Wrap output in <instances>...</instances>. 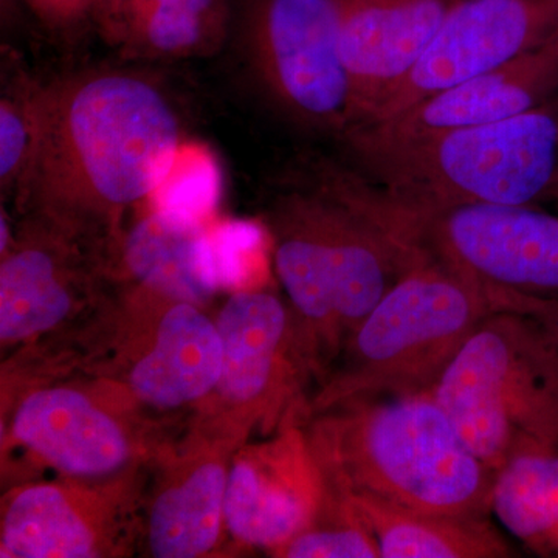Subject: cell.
I'll return each mask as SVG.
<instances>
[{
    "label": "cell",
    "instance_id": "obj_1",
    "mask_svg": "<svg viewBox=\"0 0 558 558\" xmlns=\"http://www.w3.org/2000/svg\"><path fill=\"white\" fill-rule=\"evenodd\" d=\"M35 145L17 205L113 253L124 216L148 202L182 145V124L156 80L89 69L36 86Z\"/></svg>",
    "mask_w": 558,
    "mask_h": 558
},
{
    "label": "cell",
    "instance_id": "obj_2",
    "mask_svg": "<svg viewBox=\"0 0 558 558\" xmlns=\"http://www.w3.org/2000/svg\"><path fill=\"white\" fill-rule=\"evenodd\" d=\"M326 483L403 508L487 519L495 472L465 446L432 395L357 400L303 424Z\"/></svg>",
    "mask_w": 558,
    "mask_h": 558
},
{
    "label": "cell",
    "instance_id": "obj_3",
    "mask_svg": "<svg viewBox=\"0 0 558 558\" xmlns=\"http://www.w3.org/2000/svg\"><path fill=\"white\" fill-rule=\"evenodd\" d=\"M270 234L275 271L323 371L388 290L424 259L377 226L332 171L317 185L279 197Z\"/></svg>",
    "mask_w": 558,
    "mask_h": 558
},
{
    "label": "cell",
    "instance_id": "obj_4",
    "mask_svg": "<svg viewBox=\"0 0 558 558\" xmlns=\"http://www.w3.org/2000/svg\"><path fill=\"white\" fill-rule=\"evenodd\" d=\"M490 312L480 286L422 259L352 330L303 424L343 403L427 395Z\"/></svg>",
    "mask_w": 558,
    "mask_h": 558
},
{
    "label": "cell",
    "instance_id": "obj_5",
    "mask_svg": "<svg viewBox=\"0 0 558 558\" xmlns=\"http://www.w3.org/2000/svg\"><path fill=\"white\" fill-rule=\"evenodd\" d=\"M380 189L421 204L535 205L558 189V92L509 119L402 140H348Z\"/></svg>",
    "mask_w": 558,
    "mask_h": 558
},
{
    "label": "cell",
    "instance_id": "obj_6",
    "mask_svg": "<svg viewBox=\"0 0 558 558\" xmlns=\"http://www.w3.org/2000/svg\"><path fill=\"white\" fill-rule=\"evenodd\" d=\"M429 395L492 472L517 451L558 450V388L542 336L524 315L490 312Z\"/></svg>",
    "mask_w": 558,
    "mask_h": 558
},
{
    "label": "cell",
    "instance_id": "obj_7",
    "mask_svg": "<svg viewBox=\"0 0 558 558\" xmlns=\"http://www.w3.org/2000/svg\"><path fill=\"white\" fill-rule=\"evenodd\" d=\"M355 196L381 229L481 290L558 299V216L553 213L535 205L421 204L368 180H360Z\"/></svg>",
    "mask_w": 558,
    "mask_h": 558
},
{
    "label": "cell",
    "instance_id": "obj_8",
    "mask_svg": "<svg viewBox=\"0 0 558 558\" xmlns=\"http://www.w3.org/2000/svg\"><path fill=\"white\" fill-rule=\"evenodd\" d=\"M190 421L154 416L117 381L75 374L2 402V453L58 476L109 480L149 464Z\"/></svg>",
    "mask_w": 558,
    "mask_h": 558
},
{
    "label": "cell",
    "instance_id": "obj_9",
    "mask_svg": "<svg viewBox=\"0 0 558 558\" xmlns=\"http://www.w3.org/2000/svg\"><path fill=\"white\" fill-rule=\"evenodd\" d=\"M222 340L207 310L120 284L84 374L117 381L154 416L189 421L215 391Z\"/></svg>",
    "mask_w": 558,
    "mask_h": 558
},
{
    "label": "cell",
    "instance_id": "obj_10",
    "mask_svg": "<svg viewBox=\"0 0 558 558\" xmlns=\"http://www.w3.org/2000/svg\"><path fill=\"white\" fill-rule=\"evenodd\" d=\"M222 368L194 416L247 442L256 428L303 424V387L315 374L299 319L277 293L238 290L216 315Z\"/></svg>",
    "mask_w": 558,
    "mask_h": 558
},
{
    "label": "cell",
    "instance_id": "obj_11",
    "mask_svg": "<svg viewBox=\"0 0 558 558\" xmlns=\"http://www.w3.org/2000/svg\"><path fill=\"white\" fill-rule=\"evenodd\" d=\"M264 89L300 123L347 134L351 84L341 53V0H230Z\"/></svg>",
    "mask_w": 558,
    "mask_h": 558
},
{
    "label": "cell",
    "instance_id": "obj_12",
    "mask_svg": "<svg viewBox=\"0 0 558 558\" xmlns=\"http://www.w3.org/2000/svg\"><path fill=\"white\" fill-rule=\"evenodd\" d=\"M117 288L108 248L49 220L22 216L0 253L3 354L78 328Z\"/></svg>",
    "mask_w": 558,
    "mask_h": 558
},
{
    "label": "cell",
    "instance_id": "obj_13",
    "mask_svg": "<svg viewBox=\"0 0 558 558\" xmlns=\"http://www.w3.org/2000/svg\"><path fill=\"white\" fill-rule=\"evenodd\" d=\"M149 464L109 480L27 481L0 505L2 558H123L138 549Z\"/></svg>",
    "mask_w": 558,
    "mask_h": 558
},
{
    "label": "cell",
    "instance_id": "obj_14",
    "mask_svg": "<svg viewBox=\"0 0 558 558\" xmlns=\"http://www.w3.org/2000/svg\"><path fill=\"white\" fill-rule=\"evenodd\" d=\"M245 440L191 417L149 462L140 556L218 557L223 542L231 458Z\"/></svg>",
    "mask_w": 558,
    "mask_h": 558
},
{
    "label": "cell",
    "instance_id": "obj_15",
    "mask_svg": "<svg viewBox=\"0 0 558 558\" xmlns=\"http://www.w3.org/2000/svg\"><path fill=\"white\" fill-rule=\"evenodd\" d=\"M557 35L558 0H459L409 76L365 124L391 119Z\"/></svg>",
    "mask_w": 558,
    "mask_h": 558
},
{
    "label": "cell",
    "instance_id": "obj_16",
    "mask_svg": "<svg viewBox=\"0 0 558 558\" xmlns=\"http://www.w3.org/2000/svg\"><path fill=\"white\" fill-rule=\"evenodd\" d=\"M325 475L300 425L274 438L245 442L231 458L226 529L231 545L274 556L314 519L325 498Z\"/></svg>",
    "mask_w": 558,
    "mask_h": 558
},
{
    "label": "cell",
    "instance_id": "obj_17",
    "mask_svg": "<svg viewBox=\"0 0 558 558\" xmlns=\"http://www.w3.org/2000/svg\"><path fill=\"white\" fill-rule=\"evenodd\" d=\"M341 2V53L351 84L352 130L368 123L409 76L459 0Z\"/></svg>",
    "mask_w": 558,
    "mask_h": 558
},
{
    "label": "cell",
    "instance_id": "obj_18",
    "mask_svg": "<svg viewBox=\"0 0 558 558\" xmlns=\"http://www.w3.org/2000/svg\"><path fill=\"white\" fill-rule=\"evenodd\" d=\"M558 92V35L515 60L457 84L398 116L352 128L347 140L402 142L494 123L548 101Z\"/></svg>",
    "mask_w": 558,
    "mask_h": 558
},
{
    "label": "cell",
    "instance_id": "obj_19",
    "mask_svg": "<svg viewBox=\"0 0 558 558\" xmlns=\"http://www.w3.org/2000/svg\"><path fill=\"white\" fill-rule=\"evenodd\" d=\"M207 229L148 209L121 234L113 252L116 281L208 310L220 288Z\"/></svg>",
    "mask_w": 558,
    "mask_h": 558
},
{
    "label": "cell",
    "instance_id": "obj_20",
    "mask_svg": "<svg viewBox=\"0 0 558 558\" xmlns=\"http://www.w3.org/2000/svg\"><path fill=\"white\" fill-rule=\"evenodd\" d=\"M379 545L380 558H506L505 537L487 519H462L392 505L369 495H344Z\"/></svg>",
    "mask_w": 558,
    "mask_h": 558
},
{
    "label": "cell",
    "instance_id": "obj_21",
    "mask_svg": "<svg viewBox=\"0 0 558 558\" xmlns=\"http://www.w3.org/2000/svg\"><path fill=\"white\" fill-rule=\"evenodd\" d=\"M230 31V0H121L106 38L132 57L179 60L213 53Z\"/></svg>",
    "mask_w": 558,
    "mask_h": 558
},
{
    "label": "cell",
    "instance_id": "obj_22",
    "mask_svg": "<svg viewBox=\"0 0 558 558\" xmlns=\"http://www.w3.org/2000/svg\"><path fill=\"white\" fill-rule=\"evenodd\" d=\"M492 513L543 557H558V450L517 451L495 473Z\"/></svg>",
    "mask_w": 558,
    "mask_h": 558
},
{
    "label": "cell",
    "instance_id": "obj_23",
    "mask_svg": "<svg viewBox=\"0 0 558 558\" xmlns=\"http://www.w3.org/2000/svg\"><path fill=\"white\" fill-rule=\"evenodd\" d=\"M220 191L222 174L215 153L201 143L183 142L170 171L146 204L170 218L209 226L218 209Z\"/></svg>",
    "mask_w": 558,
    "mask_h": 558
},
{
    "label": "cell",
    "instance_id": "obj_24",
    "mask_svg": "<svg viewBox=\"0 0 558 558\" xmlns=\"http://www.w3.org/2000/svg\"><path fill=\"white\" fill-rule=\"evenodd\" d=\"M274 557L379 558L380 550L359 510L328 484L314 519Z\"/></svg>",
    "mask_w": 558,
    "mask_h": 558
},
{
    "label": "cell",
    "instance_id": "obj_25",
    "mask_svg": "<svg viewBox=\"0 0 558 558\" xmlns=\"http://www.w3.org/2000/svg\"><path fill=\"white\" fill-rule=\"evenodd\" d=\"M35 87L16 76L3 89L0 101V186L2 193H17L31 165L35 145Z\"/></svg>",
    "mask_w": 558,
    "mask_h": 558
},
{
    "label": "cell",
    "instance_id": "obj_26",
    "mask_svg": "<svg viewBox=\"0 0 558 558\" xmlns=\"http://www.w3.org/2000/svg\"><path fill=\"white\" fill-rule=\"evenodd\" d=\"M207 233L220 292L247 289L264 259L266 229L255 220L227 219L208 226Z\"/></svg>",
    "mask_w": 558,
    "mask_h": 558
},
{
    "label": "cell",
    "instance_id": "obj_27",
    "mask_svg": "<svg viewBox=\"0 0 558 558\" xmlns=\"http://www.w3.org/2000/svg\"><path fill=\"white\" fill-rule=\"evenodd\" d=\"M492 312L524 315L537 326L558 385V299H539L510 290H484Z\"/></svg>",
    "mask_w": 558,
    "mask_h": 558
},
{
    "label": "cell",
    "instance_id": "obj_28",
    "mask_svg": "<svg viewBox=\"0 0 558 558\" xmlns=\"http://www.w3.org/2000/svg\"><path fill=\"white\" fill-rule=\"evenodd\" d=\"M44 28L61 35L83 31L97 21L98 0H25Z\"/></svg>",
    "mask_w": 558,
    "mask_h": 558
},
{
    "label": "cell",
    "instance_id": "obj_29",
    "mask_svg": "<svg viewBox=\"0 0 558 558\" xmlns=\"http://www.w3.org/2000/svg\"><path fill=\"white\" fill-rule=\"evenodd\" d=\"M121 0H98L97 7V21L95 25L102 32V35L108 36L113 22L119 14Z\"/></svg>",
    "mask_w": 558,
    "mask_h": 558
},
{
    "label": "cell",
    "instance_id": "obj_30",
    "mask_svg": "<svg viewBox=\"0 0 558 558\" xmlns=\"http://www.w3.org/2000/svg\"><path fill=\"white\" fill-rule=\"evenodd\" d=\"M14 0H2V14L5 16V13H9L11 3H13Z\"/></svg>",
    "mask_w": 558,
    "mask_h": 558
},
{
    "label": "cell",
    "instance_id": "obj_31",
    "mask_svg": "<svg viewBox=\"0 0 558 558\" xmlns=\"http://www.w3.org/2000/svg\"><path fill=\"white\" fill-rule=\"evenodd\" d=\"M554 199H556L558 204V190L556 191V194H554Z\"/></svg>",
    "mask_w": 558,
    "mask_h": 558
},
{
    "label": "cell",
    "instance_id": "obj_32",
    "mask_svg": "<svg viewBox=\"0 0 558 558\" xmlns=\"http://www.w3.org/2000/svg\"><path fill=\"white\" fill-rule=\"evenodd\" d=\"M558 190V189H557Z\"/></svg>",
    "mask_w": 558,
    "mask_h": 558
}]
</instances>
